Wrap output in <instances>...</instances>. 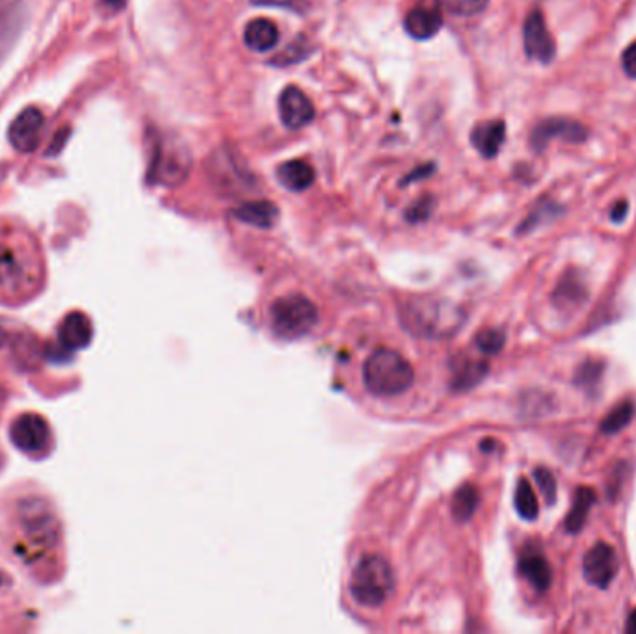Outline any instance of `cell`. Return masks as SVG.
<instances>
[{"label": "cell", "mask_w": 636, "mask_h": 634, "mask_svg": "<svg viewBox=\"0 0 636 634\" xmlns=\"http://www.w3.org/2000/svg\"><path fill=\"white\" fill-rule=\"evenodd\" d=\"M434 205H436V199L432 196H422L406 210V220H410L411 224L429 220V216L432 215V210H434Z\"/></svg>", "instance_id": "obj_34"}, {"label": "cell", "mask_w": 636, "mask_h": 634, "mask_svg": "<svg viewBox=\"0 0 636 634\" xmlns=\"http://www.w3.org/2000/svg\"><path fill=\"white\" fill-rule=\"evenodd\" d=\"M67 138H69V127H65V129H62L60 132H56L54 138H53V144L49 146L47 157H56V155L63 149V146H65V142H67Z\"/></svg>", "instance_id": "obj_37"}, {"label": "cell", "mask_w": 636, "mask_h": 634, "mask_svg": "<svg viewBox=\"0 0 636 634\" xmlns=\"http://www.w3.org/2000/svg\"><path fill=\"white\" fill-rule=\"evenodd\" d=\"M233 216L246 226H252L257 229H270L275 226L279 218V208L266 199L246 201L233 208Z\"/></svg>", "instance_id": "obj_17"}, {"label": "cell", "mask_w": 636, "mask_h": 634, "mask_svg": "<svg viewBox=\"0 0 636 634\" xmlns=\"http://www.w3.org/2000/svg\"><path fill=\"white\" fill-rule=\"evenodd\" d=\"M24 19L21 0H3L0 3V60L10 51L15 34Z\"/></svg>", "instance_id": "obj_21"}, {"label": "cell", "mask_w": 636, "mask_h": 634, "mask_svg": "<svg viewBox=\"0 0 636 634\" xmlns=\"http://www.w3.org/2000/svg\"><path fill=\"white\" fill-rule=\"evenodd\" d=\"M60 341L67 348H84L92 341V324L82 312L69 314L60 326Z\"/></svg>", "instance_id": "obj_23"}, {"label": "cell", "mask_w": 636, "mask_h": 634, "mask_svg": "<svg viewBox=\"0 0 636 634\" xmlns=\"http://www.w3.org/2000/svg\"><path fill=\"white\" fill-rule=\"evenodd\" d=\"M192 169V155L177 138H166L160 134L153 136L151 162L148 179L155 185L177 187L188 179Z\"/></svg>", "instance_id": "obj_5"}, {"label": "cell", "mask_w": 636, "mask_h": 634, "mask_svg": "<svg viewBox=\"0 0 636 634\" xmlns=\"http://www.w3.org/2000/svg\"><path fill=\"white\" fill-rule=\"evenodd\" d=\"M6 341H8V333H6V330L3 326H0V348L6 344Z\"/></svg>", "instance_id": "obj_42"}, {"label": "cell", "mask_w": 636, "mask_h": 634, "mask_svg": "<svg viewBox=\"0 0 636 634\" xmlns=\"http://www.w3.org/2000/svg\"><path fill=\"white\" fill-rule=\"evenodd\" d=\"M489 367L486 361H477V360H469V358H462L454 361L452 365V378H450V385L454 391H467L473 389L475 385H478L486 374H487Z\"/></svg>", "instance_id": "obj_22"}, {"label": "cell", "mask_w": 636, "mask_h": 634, "mask_svg": "<svg viewBox=\"0 0 636 634\" xmlns=\"http://www.w3.org/2000/svg\"><path fill=\"white\" fill-rule=\"evenodd\" d=\"M560 213V208L551 203V201H542L536 205V208H533V213L528 215V218L523 222V226L519 227L521 233H526V231H533L536 229L540 224H545L549 222L553 216H556Z\"/></svg>", "instance_id": "obj_32"}, {"label": "cell", "mask_w": 636, "mask_h": 634, "mask_svg": "<svg viewBox=\"0 0 636 634\" xmlns=\"http://www.w3.org/2000/svg\"><path fill=\"white\" fill-rule=\"evenodd\" d=\"M620 570V560L611 543L599 542L595 543L583 558V575L584 579L601 590L612 584Z\"/></svg>", "instance_id": "obj_7"}, {"label": "cell", "mask_w": 636, "mask_h": 634, "mask_svg": "<svg viewBox=\"0 0 636 634\" xmlns=\"http://www.w3.org/2000/svg\"><path fill=\"white\" fill-rule=\"evenodd\" d=\"M313 51H314V47L305 38H298L291 45H287V49H283L277 56H274L270 60V63L277 65V67L294 65V63L304 62L305 58H309L313 54Z\"/></svg>", "instance_id": "obj_29"}, {"label": "cell", "mask_w": 636, "mask_h": 634, "mask_svg": "<svg viewBox=\"0 0 636 634\" xmlns=\"http://www.w3.org/2000/svg\"><path fill=\"white\" fill-rule=\"evenodd\" d=\"M17 523L26 547L34 552L56 549L60 540V523L53 506L45 499H24L17 506Z\"/></svg>", "instance_id": "obj_4"}, {"label": "cell", "mask_w": 636, "mask_h": 634, "mask_svg": "<svg viewBox=\"0 0 636 634\" xmlns=\"http://www.w3.org/2000/svg\"><path fill=\"white\" fill-rule=\"evenodd\" d=\"M14 445L26 454H40L51 443L47 420L38 413H23L12 422L10 430Z\"/></svg>", "instance_id": "obj_8"}, {"label": "cell", "mask_w": 636, "mask_h": 634, "mask_svg": "<svg viewBox=\"0 0 636 634\" xmlns=\"http://www.w3.org/2000/svg\"><path fill=\"white\" fill-rule=\"evenodd\" d=\"M318 324L316 305L302 294L281 296L270 305V326L277 337L298 339Z\"/></svg>", "instance_id": "obj_6"}, {"label": "cell", "mask_w": 636, "mask_h": 634, "mask_svg": "<svg viewBox=\"0 0 636 634\" xmlns=\"http://www.w3.org/2000/svg\"><path fill=\"white\" fill-rule=\"evenodd\" d=\"M478 503H480L478 489L475 485H471V484H466V485H462L454 493L452 515L458 521H469L473 517V514L477 512Z\"/></svg>", "instance_id": "obj_25"}, {"label": "cell", "mask_w": 636, "mask_h": 634, "mask_svg": "<svg viewBox=\"0 0 636 634\" xmlns=\"http://www.w3.org/2000/svg\"><path fill=\"white\" fill-rule=\"evenodd\" d=\"M588 298L586 279L579 270L565 272L553 293V302L558 309H575Z\"/></svg>", "instance_id": "obj_16"}, {"label": "cell", "mask_w": 636, "mask_h": 634, "mask_svg": "<svg viewBox=\"0 0 636 634\" xmlns=\"http://www.w3.org/2000/svg\"><path fill=\"white\" fill-rule=\"evenodd\" d=\"M101 6L109 14H118L127 6V0H101Z\"/></svg>", "instance_id": "obj_40"}, {"label": "cell", "mask_w": 636, "mask_h": 634, "mask_svg": "<svg viewBox=\"0 0 636 634\" xmlns=\"http://www.w3.org/2000/svg\"><path fill=\"white\" fill-rule=\"evenodd\" d=\"M281 123L291 130H300L314 120V104L298 86H287L277 99Z\"/></svg>", "instance_id": "obj_11"}, {"label": "cell", "mask_w": 636, "mask_h": 634, "mask_svg": "<svg viewBox=\"0 0 636 634\" xmlns=\"http://www.w3.org/2000/svg\"><path fill=\"white\" fill-rule=\"evenodd\" d=\"M30 287V270L23 257L0 245V294H19Z\"/></svg>", "instance_id": "obj_13"}, {"label": "cell", "mask_w": 636, "mask_h": 634, "mask_svg": "<svg viewBox=\"0 0 636 634\" xmlns=\"http://www.w3.org/2000/svg\"><path fill=\"white\" fill-rule=\"evenodd\" d=\"M363 379L367 389L376 397H399L410 389L415 372L400 351L381 346L367 358Z\"/></svg>", "instance_id": "obj_2"}, {"label": "cell", "mask_w": 636, "mask_h": 634, "mask_svg": "<svg viewBox=\"0 0 636 634\" xmlns=\"http://www.w3.org/2000/svg\"><path fill=\"white\" fill-rule=\"evenodd\" d=\"M436 173V164L429 162V164H422V166H417L411 173H408L406 178L402 179V187L406 185H411V183H417V181H422V179H427L430 178V175Z\"/></svg>", "instance_id": "obj_35"}, {"label": "cell", "mask_w": 636, "mask_h": 634, "mask_svg": "<svg viewBox=\"0 0 636 634\" xmlns=\"http://www.w3.org/2000/svg\"><path fill=\"white\" fill-rule=\"evenodd\" d=\"M252 3L259 6H277V8H289L293 12H300L298 0H252Z\"/></svg>", "instance_id": "obj_38"}, {"label": "cell", "mask_w": 636, "mask_h": 634, "mask_svg": "<svg viewBox=\"0 0 636 634\" xmlns=\"http://www.w3.org/2000/svg\"><path fill=\"white\" fill-rule=\"evenodd\" d=\"M627 210H629L627 201H618V203L612 207V210H611V218H612V222H616V224L623 222V220H625V216H627Z\"/></svg>", "instance_id": "obj_39"}, {"label": "cell", "mask_w": 636, "mask_h": 634, "mask_svg": "<svg viewBox=\"0 0 636 634\" xmlns=\"http://www.w3.org/2000/svg\"><path fill=\"white\" fill-rule=\"evenodd\" d=\"M622 67L623 72L627 73V77L636 79V42L631 43L625 53L622 54Z\"/></svg>", "instance_id": "obj_36"}, {"label": "cell", "mask_w": 636, "mask_h": 634, "mask_svg": "<svg viewBox=\"0 0 636 634\" xmlns=\"http://www.w3.org/2000/svg\"><path fill=\"white\" fill-rule=\"evenodd\" d=\"M400 324L417 339H448L464 324L458 305L438 296H411L400 307Z\"/></svg>", "instance_id": "obj_1"}, {"label": "cell", "mask_w": 636, "mask_h": 634, "mask_svg": "<svg viewBox=\"0 0 636 634\" xmlns=\"http://www.w3.org/2000/svg\"><path fill=\"white\" fill-rule=\"evenodd\" d=\"M45 127V118L40 109H24L10 125L8 139L19 153H32L40 144L42 130Z\"/></svg>", "instance_id": "obj_12"}, {"label": "cell", "mask_w": 636, "mask_h": 634, "mask_svg": "<svg viewBox=\"0 0 636 634\" xmlns=\"http://www.w3.org/2000/svg\"><path fill=\"white\" fill-rule=\"evenodd\" d=\"M475 344H477V348L482 351V354L493 356V354H499V351L505 348V344H506V335H505L503 330L486 328V330H482V331L477 335Z\"/></svg>", "instance_id": "obj_30"}, {"label": "cell", "mask_w": 636, "mask_h": 634, "mask_svg": "<svg viewBox=\"0 0 636 634\" xmlns=\"http://www.w3.org/2000/svg\"><path fill=\"white\" fill-rule=\"evenodd\" d=\"M395 590V573L383 556L367 554L360 560L350 579V593L361 607H381Z\"/></svg>", "instance_id": "obj_3"}, {"label": "cell", "mask_w": 636, "mask_h": 634, "mask_svg": "<svg viewBox=\"0 0 636 634\" xmlns=\"http://www.w3.org/2000/svg\"><path fill=\"white\" fill-rule=\"evenodd\" d=\"M523 43L525 53L530 60L540 63H551L556 54V43L545 24L544 14L540 10L530 12L523 24Z\"/></svg>", "instance_id": "obj_9"}, {"label": "cell", "mask_w": 636, "mask_h": 634, "mask_svg": "<svg viewBox=\"0 0 636 634\" xmlns=\"http://www.w3.org/2000/svg\"><path fill=\"white\" fill-rule=\"evenodd\" d=\"M586 136H588V129L575 120L549 118L540 121L535 127L533 134H530V146H533L538 153H542L551 139H564V142L579 144V142H584Z\"/></svg>", "instance_id": "obj_10"}, {"label": "cell", "mask_w": 636, "mask_h": 634, "mask_svg": "<svg viewBox=\"0 0 636 634\" xmlns=\"http://www.w3.org/2000/svg\"><path fill=\"white\" fill-rule=\"evenodd\" d=\"M533 475H535V480L542 491L545 503L554 504L556 503V478H554V475L545 467H536Z\"/></svg>", "instance_id": "obj_33"}, {"label": "cell", "mask_w": 636, "mask_h": 634, "mask_svg": "<svg viewBox=\"0 0 636 634\" xmlns=\"http://www.w3.org/2000/svg\"><path fill=\"white\" fill-rule=\"evenodd\" d=\"M438 5L458 17H473L487 8L489 0H438Z\"/></svg>", "instance_id": "obj_31"}, {"label": "cell", "mask_w": 636, "mask_h": 634, "mask_svg": "<svg viewBox=\"0 0 636 634\" xmlns=\"http://www.w3.org/2000/svg\"><path fill=\"white\" fill-rule=\"evenodd\" d=\"M443 26V15L436 6H417L404 17V30L410 38L417 42H427L438 36Z\"/></svg>", "instance_id": "obj_14"}, {"label": "cell", "mask_w": 636, "mask_h": 634, "mask_svg": "<svg viewBox=\"0 0 636 634\" xmlns=\"http://www.w3.org/2000/svg\"><path fill=\"white\" fill-rule=\"evenodd\" d=\"M506 139V125L503 120H489L478 123L471 130V144L484 157H497Z\"/></svg>", "instance_id": "obj_15"}, {"label": "cell", "mask_w": 636, "mask_h": 634, "mask_svg": "<svg viewBox=\"0 0 636 634\" xmlns=\"http://www.w3.org/2000/svg\"><path fill=\"white\" fill-rule=\"evenodd\" d=\"M593 503H595L593 489L579 487L575 491V495H573L572 510H570V514H568V517H565V523H564L565 531H568L570 534H579L583 531L586 519H588V512L593 506Z\"/></svg>", "instance_id": "obj_24"}, {"label": "cell", "mask_w": 636, "mask_h": 634, "mask_svg": "<svg viewBox=\"0 0 636 634\" xmlns=\"http://www.w3.org/2000/svg\"><path fill=\"white\" fill-rule=\"evenodd\" d=\"M277 42L279 30L270 19H252L244 28V43L254 53H268L277 45Z\"/></svg>", "instance_id": "obj_19"}, {"label": "cell", "mask_w": 636, "mask_h": 634, "mask_svg": "<svg viewBox=\"0 0 636 634\" xmlns=\"http://www.w3.org/2000/svg\"><path fill=\"white\" fill-rule=\"evenodd\" d=\"M603 374H605V363L601 360L590 358L577 367L575 376H573V383L577 387H581V389L590 393L601 383V378H603Z\"/></svg>", "instance_id": "obj_27"}, {"label": "cell", "mask_w": 636, "mask_h": 634, "mask_svg": "<svg viewBox=\"0 0 636 634\" xmlns=\"http://www.w3.org/2000/svg\"><path fill=\"white\" fill-rule=\"evenodd\" d=\"M634 417V404L631 400H623L611 409V413L601 420V430L605 434H618L622 432Z\"/></svg>", "instance_id": "obj_28"}, {"label": "cell", "mask_w": 636, "mask_h": 634, "mask_svg": "<svg viewBox=\"0 0 636 634\" xmlns=\"http://www.w3.org/2000/svg\"><path fill=\"white\" fill-rule=\"evenodd\" d=\"M514 504L517 514L526 519V521H535L538 517L540 512V504L536 499V493L530 485V482L526 478H519L517 487H516V495H514Z\"/></svg>", "instance_id": "obj_26"}, {"label": "cell", "mask_w": 636, "mask_h": 634, "mask_svg": "<svg viewBox=\"0 0 636 634\" xmlns=\"http://www.w3.org/2000/svg\"><path fill=\"white\" fill-rule=\"evenodd\" d=\"M519 573L538 591H545L553 581L549 562L540 551H526L521 554Z\"/></svg>", "instance_id": "obj_20"}, {"label": "cell", "mask_w": 636, "mask_h": 634, "mask_svg": "<svg viewBox=\"0 0 636 634\" xmlns=\"http://www.w3.org/2000/svg\"><path fill=\"white\" fill-rule=\"evenodd\" d=\"M627 632H632V634H636V609L629 614V620H627V629H625Z\"/></svg>", "instance_id": "obj_41"}, {"label": "cell", "mask_w": 636, "mask_h": 634, "mask_svg": "<svg viewBox=\"0 0 636 634\" xmlns=\"http://www.w3.org/2000/svg\"><path fill=\"white\" fill-rule=\"evenodd\" d=\"M275 178L283 188H287L291 192H304L313 187L316 173L313 166L305 160H289L277 166Z\"/></svg>", "instance_id": "obj_18"}]
</instances>
